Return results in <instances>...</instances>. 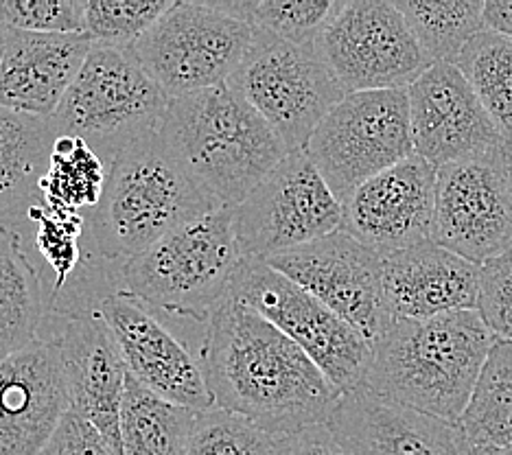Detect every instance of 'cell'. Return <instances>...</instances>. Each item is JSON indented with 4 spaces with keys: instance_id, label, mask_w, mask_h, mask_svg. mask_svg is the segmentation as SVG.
Instances as JSON below:
<instances>
[{
    "instance_id": "603a6c76",
    "label": "cell",
    "mask_w": 512,
    "mask_h": 455,
    "mask_svg": "<svg viewBox=\"0 0 512 455\" xmlns=\"http://www.w3.org/2000/svg\"><path fill=\"white\" fill-rule=\"evenodd\" d=\"M57 136L62 132L53 116L0 108V224H18L29 208L42 204L40 182Z\"/></svg>"
},
{
    "instance_id": "d6986e66",
    "label": "cell",
    "mask_w": 512,
    "mask_h": 455,
    "mask_svg": "<svg viewBox=\"0 0 512 455\" xmlns=\"http://www.w3.org/2000/svg\"><path fill=\"white\" fill-rule=\"evenodd\" d=\"M329 429L346 455H471L460 425L370 392L342 394Z\"/></svg>"
},
{
    "instance_id": "7c38bea8",
    "label": "cell",
    "mask_w": 512,
    "mask_h": 455,
    "mask_svg": "<svg viewBox=\"0 0 512 455\" xmlns=\"http://www.w3.org/2000/svg\"><path fill=\"white\" fill-rule=\"evenodd\" d=\"M342 202L305 149L289 151L241 204L232 206L243 256L270 259L342 228Z\"/></svg>"
},
{
    "instance_id": "9c48e42d",
    "label": "cell",
    "mask_w": 512,
    "mask_h": 455,
    "mask_svg": "<svg viewBox=\"0 0 512 455\" xmlns=\"http://www.w3.org/2000/svg\"><path fill=\"white\" fill-rule=\"evenodd\" d=\"M254 29L219 3H173L132 46L169 99L224 86L250 51Z\"/></svg>"
},
{
    "instance_id": "3957f363",
    "label": "cell",
    "mask_w": 512,
    "mask_h": 455,
    "mask_svg": "<svg viewBox=\"0 0 512 455\" xmlns=\"http://www.w3.org/2000/svg\"><path fill=\"white\" fill-rule=\"evenodd\" d=\"M217 208L221 204L154 130L112 158L101 200L86 213L88 239L103 259L123 265Z\"/></svg>"
},
{
    "instance_id": "6da1fadb",
    "label": "cell",
    "mask_w": 512,
    "mask_h": 455,
    "mask_svg": "<svg viewBox=\"0 0 512 455\" xmlns=\"http://www.w3.org/2000/svg\"><path fill=\"white\" fill-rule=\"evenodd\" d=\"M200 366L215 407L270 436L327 425L342 399L305 350L235 298L208 320Z\"/></svg>"
},
{
    "instance_id": "cb8c5ba5",
    "label": "cell",
    "mask_w": 512,
    "mask_h": 455,
    "mask_svg": "<svg viewBox=\"0 0 512 455\" xmlns=\"http://www.w3.org/2000/svg\"><path fill=\"white\" fill-rule=\"evenodd\" d=\"M49 315L40 267L31 261L18 224H0V359L31 342Z\"/></svg>"
},
{
    "instance_id": "8fae6325",
    "label": "cell",
    "mask_w": 512,
    "mask_h": 455,
    "mask_svg": "<svg viewBox=\"0 0 512 455\" xmlns=\"http://www.w3.org/2000/svg\"><path fill=\"white\" fill-rule=\"evenodd\" d=\"M318 49L346 95L407 90L434 66L388 0H340Z\"/></svg>"
},
{
    "instance_id": "5bb4252c",
    "label": "cell",
    "mask_w": 512,
    "mask_h": 455,
    "mask_svg": "<svg viewBox=\"0 0 512 455\" xmlns=\"http://www.w3.org/2000/svg\"><path fill=\"white\" fill-rule=\"evenodd\" d=\"M265 263L340 315L372 346L392 322L383 296V256L342 228Z\"/></svg>"
},
{
    "instance_id": "f35d334b",
    "label": "cell",
    "mask_w": 512,
    "mask_h": 455,
    "mask_svg": "<svg viewBox=\"0 0 512 455\" xmlns=\"http://www.w3.org/2000/svg\"><path fill=\"white\" fill-rule=\"evenodd\" d=\"M471 455H512V447H473Z\"/></svg>"
},
{
    "instance_id": "d6a6232c",
    "label": "cell",
    "mask_w": 512,
    "mask_h": 455,
    "mask_svg": "<svg viewBox=\"0 0 512 455\" xmlns=\"http://www.w3.org/2000/svg\"><path fill=\"white\" fill-rule=\"evenodd\" d=\"M274 436L226 410L197 414L186 455H272Z\"/></svg>"
},
{
    "instance_id": "ba28073f",
    "label": "cell",
    "mask_w": 512,
    "mask_h": 455,
    "mask_svg": "<svg viewBox=\"0 0 512 455\" xmlns=\"http://www.w3.org/2000/svg\"><path fill=\"white\" fill-rule=\"evenodd\" d=\"M230 298L254 309L305 350L340 394L366 385L375 357L372 344L263 259H243Z\"/></svg>"
},
{
    "instance_id": "44dd1931",
    "label": "cell",
    "mask_w": 512,
    "mask_h": 455,
    "mask_svg": "<svg viewBox=\"0 0 512 455\" xmlns=\"http://www.w3.org/2000/svg\"><path fill=\"white\" fill-rule=\"evenodd\" d=\"M92 49L88 35L5 27L0 44V108L55 116Z\"/></svg>"
},
{
    "instance_id": "ab89813d",
    "label": "cell",
    "mask_w": 512,
    "mask_h": 455,
    "mask_svg": "<svg viewBox=\"0 0 512 455\" xmlns=\"http://www.w3.org/2000/svg\"><path fill=\"white\" fill-rule=\"evenodd\" d=\"M3 35H5V25L0 22V44H3Z\"/></svg>"
},
{
    "instance_id": "4dcf8cb0",
    "label": "cell",
    "mask_w": 512,
    "mask_h": 455,
    "mask_svg": "<svg viewBox=\"0 0 512 455\" xmlns=\"http://www.w3.org/2000/svg\"><path fill=\"white\" fill-rule=\"evenodd\" d=\"M219 5L254 31L309 44L318 42L340 0H230Z\"/></svg>"
},
{
    "instance_id": "4316f807",
    "label": "cell",
    "mask_w": 512,
    "mask_h": 455,
    "mask_svg": "<svg viewBox=\"0 0 512 455\" xmlns=\"http://www.w3.org/2000/svg\"><path fill=\"white\" fill-rule=\"evenodd\" d=\"M25 219L36 226L33 248L38 250L44 267L51 272V278L44 283L46 302H51L64 294L101 254L88 241L86 215L53 213L38 204L29 208Z\"/></svg>"
},
{
    "instance_id": "60d3db41",
    "label": "cell",
    "mask_w": 512,
    "mask_h": 455,
    "mask_svg": "<svg viewBox=\"0 0 512 455\" xmlns=\"http://www.w3.org/2000/svg\"><path fill=\"white\" fill-rule=\"evenodd\" d=\"M510 180H512V154H510Z\"/></svg>"
},
{
    "instance_id": "7a4b0ae2",
    "label": "cell",
    "mask_w": 512,
    "mask_h": 455,
    "mask_svg": "<svg viewBox=\"0 0 512 455\" xmlns=\"http://www.w3.org/2000/svg\"><path fill=\"white\" fill-rule=\"evenodd\" d=\"M495 342L477 311L392 320L372 346L366 388L458 425Z\"/></svg>"
},
{
    "instance_id": "1f68e13d",
    "label": "cell",
    "mask_w": 512,
    "mask_h": 455,
    "mask_svg": "<svg viewBox=\"0 0 512 455\" xmlns=\"http://www.w3.org/2000/svg\"><path fill=\"white\" fill-rule=\"evenodd\" d=\"M171 5L169 0H88L86 35L92 44L132 49Z\"/></svg>"
},
{
    "instance_id": "30bf717a",
    "label": "cell",
    "mask_w": 512,
    "mask_h": 455,
    "mask_svg": "<svg viewBox=\"0 0 512 455\" xmlns=\"http://www.w3.org/2000/svg\"><path fill=\"white\" fill-rule=\"evenodd\" d=\"M305 151L344 202L370 178L414 156L407 90L351 92L324 116Z\"/></svg>"
},
{
    "instance_id": "d4e9b609",
    "label": "cell",
    "mask_w": 512,
    "mask_h": 455,
    "mask_svg": "<svg viewBox=\"0 0 512 455\" xmlns=\"http://www.w3.org/2000/svg\"><path fill=\"white\" fill-rule=\"evenodd\" d=\"M197 412L147 390L127 372L121 407L123 455H186Z\"/></svg>"
},
{
    "instance_id": "f546056e",
    "label": "cell",
    "mask_w": 512,
    "mask_h": 455,
    "mask_svg": "<svg viewBox=\"0 0 512 455\" xmlns=\"http://www.w3.org/2000/svg\"><path fill=\"white\" fill-rule=\"evenodd\" d=\"M456 66L508 143H512V38L482 31L464 46Z\"/></svg>"
},
{
    "instance_id": "74e56055",
    "label": "cell",
    "mask_w": 512,
    "mask_h": 455,
    "mask_svg": "<svg viewBox=\"0 0 512 455\" xmlns=\"http://www.w3.org/2000/svg\"><path fill=\"white\" fill-rule=\"evenodd\" d=\"M486 31L512 38V0H488L484 3Z\"/></svg>"
},
{
    "instance_id": "4fadbf2b",
    "label": "cell",
    "mask_w": 512,
    "mask_h": 455,
    "mask_svg": "<svg viewBox=\"0 0 512 455\" xmlns=\"http://www.w3.org/2000/svg\"><path fill=\"white\" fill-rule=\"evenodd\" d=\"M512 145L449 162L436 175L432 241L477 267L512 248Z\"/></svg>"
},
{
    "instance_id": "d590c367",
    "label": "cell",
    "mask_w": 512,
    "mask_h": 455,
    "mask_svg": "<svg viewBox=\"0 0 512 455\" xmlns=\"http://www.w3.org/2000/svg\"><path fill=\"white\" fill-rule=\"evenodd\" d=\"M40 455H114L99 431L75 412H68Z\"/></svg>"
},
{
    "instance_id": "e575fe53",
    "label": "cell",
    "mask_w": 512,
    "mask_h": 455,
    "mask_svg": "<svg viewBox=\"0 0 512 455\" xmlns=\"http://www.w3.org/2000/svg\"><path fill=\"white\" fill-rule=\"evenodd\" d=\"M477 313L497 340L512 342V248L480 267Z\"/></svg>"
},
{
    "instance_id": "7402d4cb",
    "label": "cell",
    "mask_w": 512,
    "mask_h": 455,
    "mask_svg": "<svg viewBox=\"0 0 512 455\" xmlns=\"http://www.w3.org/2000/svg\"><path fill=\"white\" fill-rule=\"evenodd\" d=\"M383 296L392 320L477 311L480 267L429 239L383 259Z\"/></svg>"
},
{
    "instance_id": "83f0119b",
    "label": "cell",
    "mask_w": 512,
    "mask_h": 455,
    "mask_svg": "<svg viewBox=\"0 0 512 455\" xmlns=\"http://www.w3.org/2000/svg\"><path fill=\"white\" fill-rule=\"evenodd\" d=\"M394 5L434 64H456L464 46L486 31L482 0H397Z\"/></svg>"
},
{
    "instance_id": "e0dca14e",
    "label": "cell",
    "mask_w": 512,
    "mask_h": 455,
    "mask_svg": "<svg viewBox=\"0 0 512 455\" xmlns=\"http://www.w3.org/2000/svg\"><path fill=\"white\" fill-rule=\"evenodd\" d=\"M414 154L440 169L512 143L499 134L456 64H434L407 88Z\"/></svg>"
},
{
    "instance_id": "8992f818",
    "label": "cell",
    "mask_w": 512,
    "mask_h": 455,
    "mask_svg": "<svg viewBox=\"0 0 512 455\" xmlns=\"http://www.w3.org/2000/svg\"><path fill=\"white\" fill-rule=\"evenodd\" d=\"M169 101L132 49L92 44L53 119L110 165L123 147L158 130Z\"/></svg>"
},
{
    "instance_id": "ffe728a7",
    "label": "cell",
    "mask_w": 512,
    "mask_h": 455,
    "mask_svg": "<svg viewBox=\"0 0 512 455\" xmlns=\"http://www.w3.org/2000/svg\"><path fill=\"white\" fill-rule=\"evenodd\" d=\"M62 326L51 337L60 346L71 412L79 414L123 455L121 407L127 368L108 324L99 313L57 318Z\"/></svg>"
},
{
    "instance_id": "836d02e7",
    "label": "cell",
    "mask_w": 512,
    "mask_h": 455,
    "mask_svg": "<svg viewBox=\"0 0 512 455\" xmlns=\"http://www.w3.org/2000/svg\"><path fill=\"white\" fill-rule=\"evenodd\" d=\"M0 22L31 33L86 35L84 0H9L0 3Z\"/></svg>"
},
{
    "instance_id": "9a60e30c",
    "label": "cell",
    "mask_w": 512,
    "mask_h": 455,
    "mask_svg": "<svg viewBox=\"0 0 512 455\" xmlns=\"http://www.w3.org/2000/svg\"><path fill=\"white\" fill-rule=\"evenodd\" d=\"M108 324L127 372L147 390L193 412L213 410L200 359L141 300L112 291L95 307Z\"/></svg>"
},
{
    "instance_id": "8d00e7d4",
    "label": "cell",
    "mask_w": 512,
    "mask_h": 455,
    "mask_svg": "<svg viewBox=\"0 0 512 455\" xmlns=\"http://www.w3.org/2000/svg\"><path fill=\"white\" fill-rule=\"evenodd\" d=\"M272 455H346L329 425H313L294 434L274 436Z\"/></svg>"
},
{
    "instance_id": "f1b7e54d",
    "label": "cell",
    "mask_w": 512,
    "mask_h": 455,
    "mask_svg": "<svg viewBox=\"0 0 512 455\" xmlns=\"http://www.w3.org/2000/svg\"><path fill=\"white\" fill-rule=\"evenodd\" d=\"M458 425L471 447H512V342H495Z\"/></svg>"
},
{
    "instance_id": "52a82bcc",
    "label": "cell",
    "mask_w": 512,
    "mask_h": 455,
    "mask_svg": "<svg viewBox=\"0 0 512 455\" xmlns=\"http://www.w3.org/2000/svg\"><path fill=\"white\" fill-rule=\"evenodd\" d=\"M226 86L246 99L289 151L305 149L313 132L346 92L318 42L296 44L254 31L250 51Z\"/></svg>"
},
{
    "instance_id": "277c9868",
    "label": "cell",
    "mask_w": 512,
    "mask_h": 455,
    "mask_svg": "<svg viewBox=\"0 0 512 455\" xmlns=\"http://www.w3.org/2000/svg\"><path fill=\"white\" fill-rule=\"evenodd\" d=\"M158 130L193 178L230 208L289 154L270 123L226 84L171 99Z\"/></svg>"
},
{
    "instance_id": "2e32d148",
    "label": "cell",
    "mask_w": 512,
    "mask_h": 455,
    "mask_svg": "<svg viewBox=\"0 0 512 455\" xmlns=\"http://www.w3.org/2000/svg\"><path fill=\"white\" fill-rule=\"evenodd\" d=\"M436 175L438 169L416 154L375 175L342 202V230L383 259L429 241Z\"/></svg>"
},
{
    "instance_id": "ac0fdd59",
    "label": "cell",
    "mask_w": 512,
    "mask_h": 455,
    "mask_svg": "<svg viewBox=\"0 0 512 455\" xmlns=\"http://www.w3.org/2000/svg\"><path fill=\"white\" fill-rule=\"evenodd\" d=\"M71 412L60 346L38 337L0 359V455H40Z\"/></svg>"
},
{
    "instance_id": "484cf974",
    "label": "cell",
    "mask_w": 512,
    "mask_h": 455,
    "mask_svg": "<svg viewBox=\"0 0 512 455\" xmlns=\"http://www.w3.org/2000/svg\"><path fill=\"white\" fill-rule=\"evenodd\" d=\"M108 162L81 138L62 134L53 145L49 171L40 182L42 206L53 213L86 215L101 200Z\"/></svg>"
},
{
    "instance_id": "5b68a950",
    "label": "cell",
    "mask_w": 512,
    "mask_h": 455,
    "mask_svg": "<svg viewBox=\"0 0 512 455\" xmlns=\"http://www.w3.org/2000/svg\"><path fill=\"white\" fill-rule=\"evenodd\" d=\"M232 208L221 206L119 265V291L167 318L208 324L243 263Z\"/></svg>"
}]
</instances>
